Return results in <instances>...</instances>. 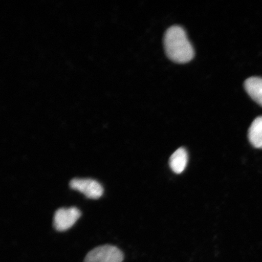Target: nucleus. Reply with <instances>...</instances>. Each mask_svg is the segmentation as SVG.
Returning a JSON list of instances; mask_svg holds the SVG:
<instances>
[{
	"label": "nucleus",
	"instance_id": "20e7f679",
	"mask_svg": "<svg viewBox=\"0 0 262 262\" xmlns=\"http://www.w3.org/2000/svg\"><path fill=\"white\" fill-rule=\"evenodd\" d=\"M81 213L76 207L60 208L54 216V227L57 231L62 232L70 229L80 217Z\"/></svg>",
	"mask_w": 262,
	"mask_h": 262
},
{
	"label": "nucleus",
	"instance_id": "0eeeda50",
	"mask_svg": "<svg viewBox=\"0 0 262 262\" xmlns=\"http://www.w3.org/2000/svg\"><path fill=\"white\" fill-rule=\"evenodd\" d=\"M248 139L255 148L262 149V116L252 122L248 130Z\"/></svg>",
	"mask_w": 262,
	"mask_h": 262
},
{
	"label": "nucleus",
	"instance_id": "39448f33",
	"mask_svg": "<svg viewBox=\"0 0 262 262\" xmlns=\"http://www.w3.org/2000/svg\"><path fill=\"white\" fill-rule=\"evenodd\" d=\"M244 87L252 99L262 106V78L252 77L248 78L245 81Z\"/></svg>",
	"mask_w": 262,
	"mask_h": 262
},
{
	"label": "nucleus",
	"instance_id": "f03ea898",
	"mask_svg": "<svg viewBox=\"0 0 262 262\" xmlns=\"http://www.w3.org/2000/svg\"><path fill=\"white\" fill-rule=\"evenodd\" d=\"M123 252L119 248L111 245L99 246L89 252L84 262H122Z\"/></svg>",
	"mask_w": 262,
	"mask_h": 262
},
{
	"label": "nucleus",
	"instance_id": "f257e3e1",
	"mask_svg": "<svg viewBox=\"0 0 262 262\" xmlns=\"http://www.w3.org/2000/svg\"><path fill=\"white\" fill-rule=\"evenodd\" d=\"M164 45L166 55L176 63H187L194 57V49L186 32L179 26H172L166 31Z\"/></svg>",
	"mask_w": 262,
	"mask_h": 262
},
{
	"label": "nucleus",
	"instance_id": "7ed1b4c3",
	"mask_svg": "<svg viewBox=\"0 0 262 262\" xmlns=\"http://www.w3.org/2000/svg\"><path fill=\"white\" fill-rule=\"evenodd\" d=\"M71 189L77 190L88 199H98L103 194V188L100 183L91 179L75 178L70 182Z\"/></svg>",
	"mask_w": 262,
	"mask_h": 262
},
{
	"label": "nucleus",
	"instance_id": "423d86ee",
	"mask_svg": "<svg viewBox=\"0 0 262 262\" xmlns=\"http://www.w3.org/2000/svg\"><path fill=\"white\" fill-rule=\"evenodd\" d=\"M188 156L187 151L183 147H180L170 157L169 165L173 172L181 173L187 165Z\"/></svg>",
	"mask_w": 262,
	"mask_h": 262
}]
</instances>
